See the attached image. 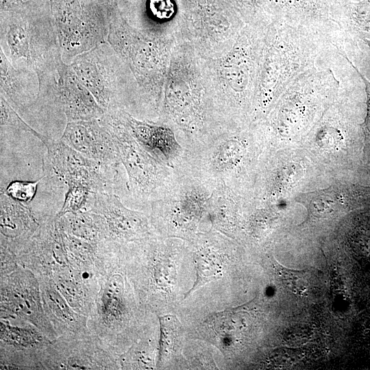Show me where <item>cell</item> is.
<instances>
[{"mask_svg": "<svg viewBox=\"0 0 370 370\" xmlns=\"http://www.w3.org/2000/svg\"><path fill=\"white\" fill-rule=\"evenodd\" d=\"M129 131L138 143L154 158L176 170H186V149L174 131L159 122L138 119L118 109Z\"/></svg>", "mask_w": 370, "mask_h": 370, "instance_id": "16", "label": "cell"}, {"mask_svg": "<svg viewBox=\"0 0 370 370\" xmlns=\"http://www.w3.org/2000/svg\"><path fill=\"white\" fill-rule=\"evenodd\" d=\"M21 266L37 277L53 278L72 270L63 230L55 216H47L14 254Z\"/></svg>", "mask_w": 370, "mask_h": 370, "instance_id": "14", "label": "cell"}, {"mask_svg": "<svg viewBox=\"0 0 370 370\" xmlns=\"http://www.w3.org/2000/svg\"><path fill=\"white\" fill-rule=\"evenodd\" d=\"M158 121L174 131L186 149L219 124L206 93L199 56L186 40L173 49Z\"/></svg>", "mask_w": 370, "mask_h": 370, "instance_id": "2", "label": "cell"}, {"mask_svg": "<svg viewBox=\"0 0 370 370\" xmlns=\"http://www.w3.org/2000/svg\"><path fill=\"white\" fill-rule=\"evenodd\" d=\"M0 319L30 323L51 340L58 337L45 313L37 276L18 264L0 275Z\"/></svg>", "mask_w": 370, "mask_h": 370, "instance_id": "12", "label": "cell"}, {"mask_svg": "<svg viewBox=\"0 0 370 370\" xmlns=\"http://www.w3.org/2000/svg\"><path fill=\"white\" fill-rule=\"evenodd\" d=\"M0 369H42L38 354L0 346Z\"/></svg>", "mask_w": 370, "mask_h": 370, "instance_id": "30", "label": "cell"}, {"mask_svg": "<svg viewBox=\"0 0 370 370\" xmlns=\"http://www.w3.org/2000/svg\"><path fill=\"white\" fill-rule=\"evenodd\" d=\"M62 58L73 57L103 43L119 10L116 0H50Z\"/></svg>", "mask_w": 370, "mask_h": 370, "instance_id": "10", "label": "cell"}, {"mask_svg": "<svg viewBox=\"0 0 370 370\" xmlns=\"http://www.w3.org/2000/svg\"><path fill=\"white\" fill-rule=\"evenodd\" d=\"M112 135L127 179L125 195L141 208L160 199L182 170L160 162L132 135L118 109L106 111L98 119Z\"/></svg>", "mask_w": 370, "mask_h": 370, "instance_id": "9", "label": "cell"}, {"mask_svg": "<svg viewBox=\"0 0 370 370\" xmlns=\"http://www.w3.org/2000/svg\"><path fill=\"white\" fill-rule=\"evenodd\" d=\"M71 66L105 112L121 109L144 119L138 85L128 66L110 44L101 43L78 55Z\"/></svg>", "mask_w": 370, "mask_h": 370, "instance_id": "6", "label": "cell"}, {"mask_svg": "<svg viewBox=\"0 0 370 370\" xmlns=\"http://www.w3.org/2000/svg\"><path fill=\"white\" fill-rule=\"evenodd\" d=\"M362 40L370 48V40L368 38H363Z\"/></svg>", "mask_w": 370, "mask_h": 370, "instance_id": "37", "label": "cell"}, {"mask_svg": "<svg viewBox=\"0 0 370 370\" xmlns=\"http://www.w3.org/2000/svg\"><path fill=\"white\" fill-rule=\"evenodd\" d=\"M242 31L233 47L215 58L199 57L204 85L218 123L246 124L256 68L254 38Z\"/></svg>", "mask_w": 370, "mask_h": 370, "instance_id": "4", "label": "cell"}, {"mask_svg": "<svg viewBox=\"0 0 370 370\" xmlns=\"http://www.w3.org/2000/svg\"><path fill=\"white\" fill-rule=\"evenodd\" d=\"M96 269L98 289L88 327L103 347L118 358L140 337L144 312L128 282L123 245L99 242Z\"/></svg>", "mask_w": 370, "mask_h": 370, "instance_id": "1", "label": "cell"}, {"mask_svg": "<svg viewBox=\"0 0 370 370\" xmlns=\"http://www.w3.org/2000/svg\"><path fill=\"white\" fill-rule=\"evenodd\" d=\"M1 36L3 51L16 69L33 71L38 78L59 73L63 61L51 12L1 11Z\"/></svg>", "mask_w": 370, "mask_h": 370, "instance_id": "7", "label": "cell"}, {"mask_svg": "<svg viewBox=\"0 0 370 370\" xmlns=\"http://www.w3.org/2000/svg\"><path fill=\"white\" fill-rule=\"evenodd\" d=\"M107 38L138 85L145 119L158 121L171 53L178 41L139 31L121 14L110 23Z\"/></svg>", "mask_w": 370, "mask_h": 370, "instance_id": "5", "label": "cell"}, {"mask_svg": "<svg viewBox=\"0 0 370 370\" xmlns=\"http://www.w3.org/2000/svg\"><path fill=\"white\" fill-rule=\"evenodd\" d=\"M43 307L58 337L62 334L90 331L88 317L75 312L56 288L52 278L37 277Z\"/></svg>", "mask_w": 370, "mask_h": 370, "instance_id": "21", "label": "cell"}, {"mask_svg": "<svg viewBox=\"0 0 370 370\" xmlns=\"http://www.w3.org/2000/svg\"><path fill=\"white\" fill-rule=\"evenodd\" d=\"M308 215L328 218L370 206V187L351 183H337L323 189L300 193L295 199Z\"/></svg>", "mask_w": 370, "mask_h": 370, "instance_id": "18", "label": "cell"}, {"mask_svg": "<svg viewBox=\"0 0 370 370\" xmlns=\"http://www.w3.org/2000/svg\"><path fill=\"white\" fill-rule=\"evenodd\" d=\"M51 341L30 323L18 325L12 324L9 319H0V346L39 355Z\"/></svg>", "mask_w": 370, "mask_h": 370, "instance_id": "25", "label": "cell"}, {"mask_svg": "<svg viewBox=\"0 0 370 370\" xmlns=\"http://www.w3.org/2000/svg\"><path fill=\"white\" fill-rule=\"evenodd\" d=\"M42 369H119L117 358L90 331L62 334L39 353Z\"/></svg>", "mask_w": 370, "mask_h": 370, "instance_id": "13", "label": "cell"}, {"mask_svg": "<svg viewBox=\"0 0 370 370\" xmlns=\"http://www.w3.org/2000/svg\"><path fill=\"white\" fill-rule=\"evenodd\" d=\"M38 183L39 180L36 182L14 180L8 185L3 193L15 201L27 204L34 197Z\"/></svg>", "mask_w": 370, "mask_h": 370, "instance_id": "34", "label": "cell"}, {"mask_svg": "<svg viewBox=\"0 0 370 370\" xmlns=\"http://www.w3.org/2000/svg\"><path fill=\"white\" fill-rule=\"evenodd\" d=\"M0 247L14 254L35 232L38 220L27 204L17 201L4 193H1Z\"/></svg>", "mask_w": 370, "mask_h": 370, "instance_id": "20", "label": "cell"}, {"mask_svg": "<svg viewBox=\"0 0 370 370\" xmlns=\"http://www.w3.org/2000/svg\"><path fill=\"white\" fill-rule=\"evenodd\" d=\"M59 78L56 101L62 108L68 122L92 121L105 113L91 92L79 81L71 66L62 62L58 68Z\"/></svg>", "mask_w": 370, "mask_h": 370, "instance_id": "19", "label": "cell"}, {"mask_svg": "<svg viewBox=\"0 0 370 370\" xmlns=\"http://www.w3.org/2000/svg\"><path fill=\"white\" fill-rule=\"evenodd\" d=\"M63 237L71 269L96 273L98 243L77 238L64 231Z\"/></svg>", "mask_w": 370, "mask_h": 370, "instance_id": "28", "label": "cell"}, {"mask_svg": "<svg viewBox=\"0 0 370 370\" xmlns=\"http://www.w3.org/2000/svg\"><path fill=\"white\" fill-rule=\"evenodd\" d=\"M31 134L40 140L47 148L46 166H49L67 186H83L95 193H115L114 190L120 189L123 174L119 169L85 157L61 139H51L34 129Z\"/></svg>", "mask_w": 370, "mask_h": 370, "instance_id": "11", "label": "cell"}, {"mask_svg": "<svg viewBox=\"0 0 370 370\" xmlns=\"http://www.w3.org/2000/svg\"><path fill=\"white\" fill-rule=\"evenodd\" d=\"M274 267L278 278L286 288L300 296L306 294L309 287V276L306 271L288 269L277 262Z\"/></svg>", "mask_w": 370, "mask_h": 370, "instance_id": "32", "label": "cell"}, {"mask_svg": "<svg viewBox=\"0 0 370 370\" xmlns=\"http://www.w3.org/2000/svg\"><path fill=\"white\" fill-rule=\"evenodd\" d=\"M52 279L70 306L88 317L98 289L97 273L72 269Z\"/></svg>", "mask_w": 370, "mask_h": 370, "instance_id": "22", "label": "cell"}, {"mask_svg": "<svg viewBox=\"0 0 370 370\" xmlns=\"http://www.w3.org/2000/svg\"><path fill=\"white\" fill-rule=\"evenodd\" d=\"M245 125L217 124L186 149V170L212 188L227 187L244 197L256 154Z\"/></svg>", "mask_w": 370, "mask_h": 370, "instance_id": "3", "label": "cell"}, {"mask_svg": "<svg viewBox=\"0 0 370 370\" xmlns=\"http://www.w3.org/2000/svg\"><path fill=\"white\" fill-rule=\"evenodd\" d=\"M1 94L8 97V99H5L9 100L10 103L23 110L32 100H37L38 97L40 87L29 86V84H39V82L29 83V80L38 79V77H34L32 74L36 73L33 71L16 69L1 51Z\"/></svg>", "mask_w": 370, "mask_h": 370, "instance_id": "24", "label": "cell"}, {"mask_svg": "<svg viewBox=\"0 0 370 370\" xmlns=\"http://www.w3.org/2000/svg\"><path fill=\"white\" fill-rule=\"evenodd\" d=\"M88 210L97 218L101 241L125 245L156 233L149 214L129 208L116 193H94Z\"/></svg>", "mask_w": 370, "mask_h": 370, "instance_id": "15", "label": "cell"}, {"mask_svg": "<svg viewBox=\"0 0 370 370\" xmlns=\"http://www.w3.org/2000/svg\"><path fill=\"white\" fill-rule=\"evenodd\" d=\"M63 231L77 238L99 243L101 230L95 214L88 210L57 217Z\"/></svg>", "mask_w": 370, "mask_h": 370, "instance_id": "27", "label": "cell"}, {"mask_svg": "<svg viewBox=\"0 0 370 370\" xmlns=\"http://www.w3.org/2000/svg\"><path fill=\"white\" fill-rule=\"evenodd\" d=\"M1 11L24 14L49 13L50 0H1Z\"/></svg>", "mask_w": 370, "mask_h": 370, "instance_id": "33", "label": "cell"}, {"mask_svg": "<svg viewBox=\"0 0 370 370\" xmlns=\"http://www.w3.org/2000/svg\"><path fill=\"white\" fill-rule=\"evenodd\" d=\"M344 57L349 62L358 73L360 78L362 79L367 94V114L365 119V121L362 124V128L365 133L366 143H370V82L358 70V69L353 64V63L347 58V56Z\"/></svg>", "mask_w": 370, "mask_h": 370, "instance_id": "36", "label": "cell"}, {"mask_svg": "<svg viewBox=\"0 0 370 370\" xmlns=\"http://www.w3.org/2000/svg\"><path fill=\"white\" fill-rule=\"evenodd\" d=\"M121 369H151L156 367L151 338L140 336L117 358Z\"/></svg>", "mask_w": 370, "mask_h": 370, "instance_id": "29", "label": "cell"}, {"mask_svg": "<svg viewBox=\"0 0 370 370\" xmlns=\"http://www.w3.org/2000/svg\"><path fill=\"white\" fill-rule=\"evenodd\" d=\"M60 139L89 159L115 169L122 166L112 135L98 119L68 122Z\"/></svg>", "mask_w": 370, "mask_h": 370, "instance_id": "17", "label": "cell"}, {"mask_svg": "<svg viewBox=\"0 0 370 370\" xmlns=\"http://www.w3.org/2000/svg\"><path fill=\"white\" fill-rule=\"evenodd\" d=\"M94 193L83 186H68L63 205L56 217H60L67 213L87 210Z\"/></svg>", "mask_w": 370, "mask_h": 370, "instance_id": "31", "label": "cell"}, {"mask_svg": "<svg viewBox=\"0 0 370 370\" xmlns=\"http://www.w3.org/2000/svg\"><path fill=\"white\" fill-rule=\"evenodd\" d=\"M160 336L156 368L162 367L168 360L180 353L183 339V328L174 315L158 316Z\"/></svg>", "mask_w": 370, "mask_h": 370, "instance_id": "26", "label": "cell"}, {"mask_svg": "<svg viewBox=\"0 0 370 370\" xmlns=\"http://www.w3.org/2000/svg\"><path fill=\"white\" fill-rule=\"evenodd\" d=\"M245 200L244 197L223 186L213 190L210 221L217 232L234 236L240 224Z\"/></svg>", "mask_w": 370, "mask_h": 370, "instance_id": "23", "label": "cell"}, {"mask_svg": "<svg viewBox=\"0 0 370 370\" xmlns=\"http://www.w3.org/2000/svg\"><path fill=\"white\" fill-rule=\"evenodd\" d=\"M188 171H180L163 195L151 204L148 214L154 232L162 236L190 240L211 226L213 190Z\"/></svg>", "mask_w": 370, "mask_h": 370, "instance_id": "8", "label": "cell"}, {"mask_svg": "<svg viewBox=\"0 0 370 370\" xmlns=\"http://www.w3.org/2000/svg\"><path fill=\"white\" fill-rule=\"evenodd\" d=\"M353 14L354 20L360 27L370 31V0L358 4Z\"/></svg>", "mask_w": 370, "mask_h": 370, "instance_id": "35", "label": "cell"}]
</instances>
